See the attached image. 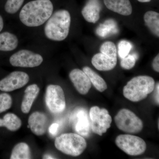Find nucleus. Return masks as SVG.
<instances>
[{
  "label": "nucleus",
  "instance_id": "nucleus-1",
  "mask_svg": "<svg viewBox=\"0 0 159 159\" xmlns=\"http://www.w3.org/2000/svg\"><path fill=\"white\" fill-rule=\"evenodd\" d=\"M53 9L54 6L50 0L31 1L25 5L21 10L20 19L27 27H38L51 17Z\"/></svg>",
  "mask_w": 159,
  "mask_h": 159
},
{
  "label": "nucleus",
  "instance_id": "nucleus-2",
  "mask_svg": "<svg viewBox=\"0 0 159 159\" xmlns=\"http://www.w3.org/2000/svg\"><path fill=\"white\" fill-rule=\"evenodd\" d=\"M71 16L66 9H60L52 14L44 27L46 37L54 41H61L68 36Z\"/></svg>",
  "mask_w": 159,
  "mask_h": 159
},
{
  "label": "nucleus",
  "instance_id": "nucleus-3",
  "mask_svg": "<svg viewBox=\"0 0 159 159\" xmlns=\"http://www.w3.org/2000/svg\"><path fill=\"white\" fill-rule=\"evenodd\" d=\"M155 88V80L148 76H139L127 82L123 89L124 97L134 102L145 99L152 93Z\"/></svg>",
  "mask_w": 159,
  "mask_h": 159
},
{
  "label": "nucleus",
  "instance_id": "nucleus-4",
  "mask_svg": "<svg viewBox=\"0 0 159 159\" xmlns=\"http://www.w3.org/2000/svg\"><path fill=\"white\" fill-rule=\"evenodd\" d=\"M54 145L62 153L73 157H78L87 147V142L83 137L75 133L62 134L55 140Z\"/></svg>",
  "mask_w": 159,
  "mask_h": 159
},
{
  "label": "nucleus",
  "instance_id": "nucleus-5",
  "mask_svg": "<svg viewBox=\"0 0 159 159\" xmlns=\"http://www.w3.org/2000/svg\"><path fill=\"white\" fill-rule=\"evenodd\" d=\"M114 120L118 129L127 133H138L143 128L142 120L127 109L120 110L115 116Z\"/></svg>",
  "mask_w": 159,
  "mask_h": 159
},
{
  "label": "nucleus",
  "instance_id": "nucleus-6",
  "mask_svg": "<svg viewBox=\"0 0 159 159\" xmlns=\"http://www.w3.org/2000/svg\"><path fill=\"white\" fill-rule=\"evenodd\" d=\"M116 145L125 153L130 156H139L144 153L147 145L143 139L130 134H121L116 138Z\"/></svg>",
  "mask_w": 159,
  "mask_h": 159
},
{
  "label": "nucleus",
  "instance_id": "nucleus-7",
  "mask_svg": "<svg viewBox=\"0 0 159 159\" xmlns=\"http://www.w3.org/2000/svg\"><path fill=\"white\" fill-rule=\"evenodd\" d=\"M89 121L92 131L102 136L110 128L112 118L106 109L94 106L90 110Z\"/></svg>",
  "mask_w": 159,
  "mask_h": 159
},
{
  "label": "nucleus",
  "instance_id": "nucleus-8",
  "mask_svg": "<svg viewBox=\"0 0 159 159\" xmlns=\"http://www.w3.org/2000/svg\"><path fill=\"white\" fill-rule=\"evenodd\" d=\"M45 102L51 112L57 114L65 109L66 102L64 92L60 86L50 84L46 89Z\"/></svg>",
  "mask_w": 159,
  "mask_h": 159
},
{
  "label": "nucleus",
  "instance_id": "nucleus-9",
  "mask_svg": "<svg viewBox=\"0 0 159 159\" xmlns=\"http://www.w3.org/2000/svg\"><path fill=\"white\" fill-rule=\"evenodd\" d=\"M43 58L39 54L27 50H21L12 54L9 59L11 66L23 68H33L40 65Z\"/></svg>",
  "mask_w": 159,
  "mask_h": 159
},
{
  "label": "nucleus",
  "instance_id": "nucleus-10",
  "mask_svg": "<svg viewBox=\"0 0 159 159\" xmlns=\"http://www.w3.org/2000/svg\"><path fill=\"white\" fill-rule=\"evenodd\" d=\"M72 128L77 134L88 137L90 133V124L87 111L82 107L76 108L70 118Z\"/></svg>",
  "mask_w": 159,
  "mask_h": 159
},
{
  "label": "nucleus",
  "instance_id": "nucleus-11",
  "mask_svg": "<svg viewBox=\"0 0 159 159\" xmlns=\"http://www.w3.org/2000/svg\"><path fill=\"white\" fill-rule=\"evenodd\" d=\"M29 81V75L22 71H14L0 80V90L11 92L21 88Z\"/></svg>",
  "mask_w": 159,
  "mask_h": 159
},
{
  "label": "nucleus",
  "instance_id": "nucleus-12",
  "mask_svg": "<svg viewBox=\"0 0 159 159\" xmlns=\"http://www.w3.org/2000/svg\"><path fill=\"white\" fill-rule=\"evenodd\" d=\"M28 123L32 132L37 136L44 134L48 127V119L45 114L39 111L31 114Z\"/></svg>",
  "mask_w": 159,
  "mask_h": 159
},
{
  "label": "nucleus",
  "instance_id": "nucleus-13",
  "mask_svg": "<svg viewBox=\"0 0 159 159\" xmlns=\"http://www.w3.org/2000/svg\"><path fill=\"white\" fill-rule=\"evenodd\" d=\"M69 77L80 93L85 95L89 93L92 86L90 80L83 71L75 69L70 72Z\"/></svg>",
  "mask_w": 159,
  "mask_h": 159
},
{
  "label": "nucleus",
  "instance_id": "nucleus-14",
  "mask_svg": "<svg viewBox=\"0 0 159 159\" xmlns=\"http://www.w3.org/2000/svg\"><path fill=\"white\" fill-rule=\"evenodd\" d=\"M101 5L99 0H89L83 8L81 13L89 23H96L100 18Z\"/></svg>",
  "mask_w": 159,
  "mask_h": 159
},
{
  "label": "nucleus",
  "instance_id": "nucleus-15",
  "mask_svg": "<svg viewBox=\"0 0 159 159\" xmlns=\"http://www.w3.org/2000/svg\"><path fill=\"white\" fill-rule=\"evenodd\" d=\"M107 8L111 11L123 16L132 13V6L129 0H103Z\"/></svg>",
  "mask_w": 159,
  "mask_h": 159
},
{
  "label": "nucleus",
  "instance_id": "nucleus-16",
  "mask_svg": "<svg viewBox=\"0 0 159 159\" xmlns=\"http://www.w3.org/2000/svg\"><path fill=\"white\" fill-rule=\"evenodd\" d=\"M117 63V58H111L101 53L95 54L92 59V64L99 71L111 70L116 66Z\"/></svg>",
  "mask_w": 159,
  "mask_h": 159
},
{
  "label": "nucleus",
  "instance_id": "nucleus-17",
  "mask_svg": "<svg viewBox=\"0 0 159 159\" xmlns=\"http://www.w3.org/2000/svg\"><path fill=\"white\" fill-rule=\"evenodd\" d=\"M39 91V88L37 84H31L27 87L21 105V110L23 113H29Z\"/></svg>",
  "mask_w": 159,
  "mask_h": 159
},
{
  "label": "nucleus",
  "instance_id": "nucleus-18",
  "mask_svg": "<svg viewBox=\"0 0 159 159\" xmlns=\"http://www.w3.org/2000/svg\"><path fill=\"white\" fill-rule=\"evenodd\" d=\"M17 36L9 32L0 33V51H11L15 50L18 45Z\"/></svg>",
  "mask_w": 159,
  "mask_h": 159
},
{
  "label": "nucleus",
  "instance_id": "nucleus-19",
  "mask_svg": "<svg viewBox=\"0 0 159 159\" xmlns=\"http://www.w3.org/2000/svg\"><path fill=\"white\" fill-rule=\"evenodd\" d=\"M83 71L87 75L91 83L93 84L97 90L103 92L107 89V84L104 80L89 67H84L83 68Z\"/></svg>",
  "mask_w": 159,
  "mask_h": 159
},
{
  "label": "nucleus",
  "instance_id": "nucleus-20",
  "mask_svg": "<svg viewBox=\"0 0 159 159\" xmlns=\"http://www.w3.org/2000/svg\"><path fill=\"white\" fill-rule=\"evenodd\" d=\"M145 25L152 34L159 36V14L156 11H147L144 16Z\"/></svg>",
  "mask_w": 159,
  "mask_h": 159
},
{
  "label": "nucleus",
  "instance_id": "nucleus-21",
  "mask_svg": "<svg viewBox=\"0 0 159 159\" xmlns=\"http://www.w3.org/2000/svg\"><path fill=\"white\" fill-rule=\"evenodd\" d=\"M21 125V120L15 114L8 113L0 119V127H6L11 131L18 130Z\"/></svg>",
  "mask_w": 159,
  "mask_h": 159
},
{
  "label": "nucleus",
  "instance_id": "nucleus-22",
  "mask_svg": "<svg viewBox=\"0 0 159 159\" xmlns=\"http://www.w3.org/2000/svg\"><path fill=\"white\" fill-rule=\"evenodd\" d=\"M31 158L30 147L26 143L21 142L14 146L10 156L11 159H29Z\"/></svg>",
  "mask_w": 159,
  "mask_h": 159
},
{
  "label": "nucleus",
  "instance_id": "nucleus-23",
  "mask_svg": "<svg viewBox=\"0 0 159 159\" xmlns=\"http://www.w3.org/2000/svg\"><path fill=\"white\" fill-rule=\"evenodd\" d=\"M100 53L111 58H117L116 47L114 43L107 41L101 45L100 48Z\"/></svg>",
  "mask_w": 159,
  "mask_h": 159
},
{
  "label": "nucleus",
  "instance_id": "nucleus-24",
  "mask_svg": "<svg viewBox=\"0 0 159 159\" xmlns=\"http://www.w3.org/2000/svg\"><path fill=\"white\" fill-rule=\"evenodd\" d=\"M25 0H7L5 9L7 13L13 14L17 12L24 2Z\"/></svg>",
  "mask_w": 159,
  "mask_h": 159
},
{
  "label": "nucleus",
  "instance_id": "nucleus-25",
  "mask_svg": "<svg viewBox=\"0 0 159 159\" xmlns=\"http://www.w3.org/2000/svg\"><path fill=\"white\" fill-rule=\"evenodd\" d=\"M132 46L128 41L122 40L118 44V54L121 58H123L129 54Z\"/></svg>",
  "mask_w": 159,
  "mask_h": 159
},
{
  "label": "nucleus",
  "instance_id": "nucleus-26",
  "mask_svg": "<svg viewBox=\"0 0 159 159\" xmlns=\"http://www.w3.org/2000/svg\"><path fill=\"white\" fill-rule=\"evenodd\" d=\"M138 58L137 54H128L126 57L122 58L120 65L125 70H130L134 66Z\"/></svg>",
  "mask_w": 159,
  "mask_h": 159
},
{
  "label": "nucleus",
  "instance_id": "nucleus-27",
  "mask_svg": "<svg viewBox=\"0 0 159 159\" xmlns=\"http://www.w3.org/2000/svg\"><path fill=\"white\" fill-rule=\"evenodd\" d=\"M12 98L9 94L4 93L0 94V113L11 108Z\"/></svg>",
  "mask_w": 159,
  "mask_h": 159
},
{
  "label": "nucleus",
  "instance_id": "nucleus-28",
  "mask_svg": "<svg viewBox=\"0 0 159 159\" xmlns=\"http://www.w3.org/2000/svg\"><path fill=\"white\" fill-rule=\"evenodd\" d=\"M59 125L57 123H54L51 124L49 127V131L52 135L54 136L57 134L58 131Z\"/></svg>",
  "mask_w": 159,
  "mask_h": 159
},
{
  "label": "nucleus",
  "instance_id": "nucleus-29",
  "mask_svg": "<svg viewBox=\"0 0 159 159\" xmlns=\"http://www.w3.org/2000/svg\"><path fill=\"white\" fill-rule=\"evenodd\" d=\"M152 66L155 71L159 72V54L156 56L152 63Z\"/></svg>",
  "mask_w": 159,
  "mask_h": 159
},
{
  "label": "nucleus",
  "instance_id": "nucleus-30",
  "mask_svg": "<svg viewBox=\"0 0 159 159\" xmlns=\"http://www.w3.org/2000/svg\"><path fill=\"white\" fill-rule=\"evenodd\" d=\"M159 82L157 83L156 86V91L155 99L157 104L159 105Z\"/></svg>",
  "mask_w": 159,
  "mask_h": 159
},
{
  "label": "nucleus",
  "instance_id": "nucleus-31",
  "mask_svg": "<svg viewBox=\"0 0 159 159\" xmlns=\"http://www.w3.org/2000/svg\"><path fill=\"white\" fill-rule=\"evenodd\" d=\"M4 27V21L2 16L0 15V32L2 30Z\"/></svg>",
  "mask_w": 159,
  "mask_h": 159
},
{
  "label": "nucleus",
  "instance_id": "nucleus-32",
  "mask_svg": "<svg viewBox=\"0 0 159 159\" xmlns=\"http://www.w3.org/2000/svg\"><path fill=\"white\" fill-rule=\"evenodd\" d=\"M43 158L44 159H54V158L53 157L51 156L49 154H46L43 157Z\"/></svg>",
  "mask_w": 159,
  "mask_h": 159
},
{
  "label": "nucleus",
  "instance_id": "nucleus-33",
  "mask_svg": "<svg viewBox=\"0 0 159 159\" xmlns=\"http://www.w3.org/2000/svg\"><path fill=\"white\" fill-rule=\"evenodd\" d=\"M139 2L142 3L149 2L151 0H138Z\"/></svg>",
  "mask_w": 159,
  "mask_h": 159
}]
</instances>
